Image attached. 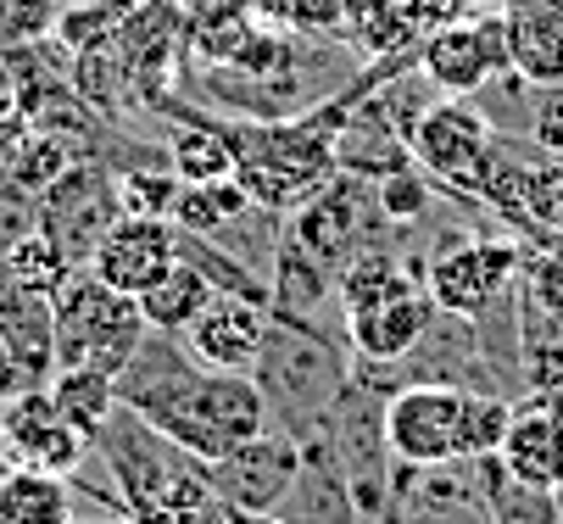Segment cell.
<instances>
[{
    "label": "cell",
    "mask_w": 563,
    "mask_h": 524,
    "mask_svg": "<svg viewBox=\"0 0 563 524\" xmlns=\"http://www.w3.org/2000/svg\"><path fill=\"white\" fill-rule=\"evenodd\" d=\"M18 391H23V374H18V363H12L7 341H0V402H7V397H18Z\"/></svg>",
    "instance_id": "35"
},
{
    "label": "cell",
    "mask_w": 563,
    "mask_h": 524,
    "mask_svg": "<svg viewBox=\"0 0 563 524\" xmlns=\"http://www.w3.org/2000/svg\"><path fill=\"white\" fill-rule=\"evenodd\" d=\"M368 90V79H357L352 90L318 101L296 118H257V123H229V145H234V179L252 196V207L290 218L301 201H312L324 190L341 163H335V140L341 123L352 112V101Z\"/></svg>",
    "instance_id": "1"
},
{
    "label": "cell",
    "mask_w": 563,
    "mask_h": 524,
    "mask_svg": "<svg viewBox=\"0 0 563 524\" xmlns=\"http://www.w3.org/2000/svg\"><path fill=\"white\" fill-rule=\"evenodd\" d=\"M0 453L18 469H45V475L73 480L96 458V446L56 413L45 386H23L18 397L0 402Z\"/></svg>",
    "instance_id": "11"
},
{
    "label": "cell",
    "mask_w": 563,
    "mask_h": 524,
    "mask_svg": "<svg viewBox=\"0 0 563 524\" xmlns=\"http://www.w3.org/2000/svg\"><path fill=\"white\" fill-rule=\"evenodd\" d=\"M134 7L140 0H73V7H62V18H56V40L73 56H85L96 45H112L129 29Z\"/></svg>",
    "instance_id": "26"
},
{
    "label": "cell",
    "mask_w": 563,
    "mask_h": 524,
    "mask_svg": "<svg viewBox=\"0 0 563 524\" xmlns=\"http://www.w3.org/2000/svg\"><path fill=\"white\" fill-rule=\"evenodd\" d=\"M508 67L530 90L563 85V0H503Z\"/></svg>",
    "instance_id": "16"
},
{
    "label": "cell",
    "mask_w": 563,
    "mask_h": 524,
    "mask_svg": "<svg viewBox=\"0 0 563 524\" xmlns=\"http://www.w3.org/2000/svg\"><path fill=\"white\" fill-rule=\"evenodd\" d=\"M435 319H441V308L430 302V290H413V296H396V302H385V308L346 313V341L368 363H401L435 330Z\"/></svg>",
    "instance_id": "17"
},
{
    "label": "cell",
    "mask_w": 563,
    "mask_h": 524,
    "mask_svg": "<svg viewBox=\"0 0 563 524\" xmlns=\"http://www.w3.org/2000/svg\"><path fill=\"white\" fill-rule=\"evenodd\" d=\"M56 302V368H107L123 374L140 341L151 335L134 296L101 285L90 268H73L62 279Z\"/></svg>",
    "instance_id": "3"
},
{
    "label": "cell",
    "mask_w": 563,
    "mask_h": 524,
    "mask_svg": "<svg viewBox=\"0 0 563 524\" xmlns=\"http://www.w3.org/2000/svg\"><path fill=\"white\" fill-rule=\"evenodd\" d=\"M179 263V223L174 218H118L112 230L101 235V246L90 252V274L101 279V285H112V290H123V296H140L163 279L168 268Z\"/></svg>",
    "instance_id": "12"
},
{
    "label": "cell",
    "mask_w": 563,
    "mask_h": 524,
    "mask_svg": "<svg viewBox=\"0 0 563 524\" xmlns=\"http://www.w3.org/2000/svg\"><path fill=\"white\" fill-rule=\"evenodd\" d=\"M385 453L401 469H457L463 464V386L413 380L385 397Z\"/></svg>",
    "instance_id": "4"
},
{
    "label": "cell",
    "mask_w": 563,
    "mask_h": 524,
    "mask_svg": "<svg viewBox=\"0 0 563 524\" xmlns=\"http://www.w3.org/2000/svg\"><path fill=\"white\" fill-rule=\"evenodd\" d=\"M168 7H185V12H190V7H196V0H168Z\"/></svg>",
    "instance_id": "38"
},
{
    "label": "cell",
    "mask_w": 563,
    "mask_h": 524,
    "mask_svg": "<svg viewBox=\"0 0 563 524\" xmlns=\"http://www.w3.org/2000/svg\"><path fill=\"white\" fill-rule=\"evenodd\" d=\"M530 140H536V152L563 163V85H547L536 96V112H530Z\"/></svg>",
    "instance_id": "33"
},
{
    "label": "cell",
    "mask_w": 563,
    "mask_h": 524,
    "mask_svg": "<svg viewBox=\"0 0 563 524\" xmlns=\"http://www.w3.org/2000/svg\"><path fill=\"white\" fill-rule=\"evenodd\" d=\"M62 0H0V51L56 34Z\"/></svg>",
    "instance_id": "32"
},
{
    "label": "cell",
    "mask_w": 563,
    "mask_h": 524,
    "mask_svg": "<svg viewBox=\"0 0 563 524\" xmlns=\"http://www.w3.org/2000/svg\"><path fill=\"white\" fill-rule=\"evenodd\" d=\"M408 152L435 185L468 196L474 174L497 152V129L468 96H446V101H430L419 112V123L408 129Z\"/></svg>",
    "instance_id": "8"
},
{
    "label": "cell",
    "mask_w": 563,
    "mask_h": 524,
    "mask_svg": "<svg viewBox=\"0 0 563 524\" xmlns=\"http://www.w3.org/2000/svg\"><path fill=\"white\" fill-rule=\"evenodd\" d=\"M413 290H424V268H408V263H396L385 246H368V252H357V257L335 274V308H341V319H346V313L385 308V302H396V296H413Z\"/></svg>",
    "instance_id": "18"
},
{
    "label": "cell",
    "mask_w": 563,
    "mask_h": 524,
    "mask_svg": "<svg viewBox=\"0 0 563 524\" xmlns=\"http://www.w3.org/2000/svg\"><path fill=\"white\" fill-rule=\"evenodd\" d=\"M296 480H301V441L279 430H263L240 441L234 453H223L218 464H207L218 508H246V513H279Z\"/></svg>",
    "instance_id": "10"
},
{
    "label": "cell",
    "mask_w": 563,
    "mask_h": 524,
    "mask_svg": "<svg viewBox=\"0 0 563 524\" xmlns=\"http://www.w3.org/2000/svg\"><path fill=\"white\" fill-rule=\"evenodd\" d=\"M179 174L174 168H123L118 174V207L129 218H174Z\"/></svg>",
    "instance_id": "29"
},
{
    "label": "cell",
    "mask_w": 563,
    "mask_h": 524,
    "mask_svg": "<svg viewBox=\"0 0 563 524\" xmlns=\"http://www.w3.org/2000/svg\"><path fill=\"white\" fill-rule=\"evenodd\" d=\"M385 223V212H379V201H374V185L368 179H352V174H335L324 190H318L312 201H301L290 218H285V235L301 246V252H312L324 268H346L357 252H368L374 241V230Z\"/></svg>",
    "instance_id": "5"
},
{
    "label": "cell",
    "mask_w": 563,
    "mask_h": 524,
    "mask_svg": "<svg viewBox=\"0 0 563 524\" xmlns=\"http://www.w3.org/2000/svg\"><path fill=\"white\" fill-rule=\"evenodd\" d=\"M123 218V207H118V174L107 168V163H96V157H78L40 201H34V223L40 230L85 268L90 263V252L101 246V235L112 230V223Z\"/></svg>",
    "instance_id": "6"
},
{
    "label": "cell",
    "mask_w": 563,
    "mask_h": 524,
    "mask_svg": "<svg viewBox=\"0 0 563 524\" xmlns=\"http://www.w3.org/2000/svg\"><path fill=\"white\" fill-rule=\"evenodd\" d=\"M0 524H73V480L12 464L0 480Z\"/></svg>",
    "instance_id": "23"
},
{
    "label": "cell",
    "mask_w": 563,
    "mask_h": 524,
    "mask_svg": "<svg viewBox=\"0 0 563 524\" xmlns=\"http://www.w3.org/2000/svg\"><path fill=\"white\" fill-rule=\"evenodd\" d=\"M514 424V402L497 391H463V464L497 458Z\"/></svg>",
    "instance_id": "28"
},
{
    "label": "cell",
    "mask_w": 563,
    "mask_h": 524,
    "mask_svg": "<svg viewBox=\"0 0 563 524\" xmlns=\"http://www.w3.org/2000/svg\"><path fill=\"white\" fill-rule=\"evenodd\" d=\"M218 296V285L196 268V263H174L163 279H156L145 296H140V313H145V324L151 330H163V335H185L201 313H207V302Z\"/></svg>",
    "instance_id": "22"
},
{
    "label": "cell",
    "mask_w": 563,
    "mask_h": 524,
    "mask_svg": "<svg viewBox=\"0 0 563 524\" xmlns=\"http://www.w3.org/2000/svg\"><path fill=\"white\" fill-rule=\"evenodd\" d=\"M257 12H268L279 29H296V34H335L346 29L352 0H257Z\"/></svg>",
    "instance_id": "31"
},
{
    "label": "cell",
    "mask_w": 563,
    "mask_h": 524,
    "mask_svg": "<svg viewBox=\"0 0 563 524\" xmlns=\"http://www.w3.org/2000/svg\"><path fill=\"white\" fill-rule=\"evenodd\" d=\"M23 134H29V118H23V101H18V85H12L7 62H0V157H7Z\"/></svg>",
    "instance_id": "34"
},
{
    "label": "cell",
    "mask_w": 563,
    "mask_h": 524,
    "mask_svg": "<svg viewBox=\"0 0 563 524\" xmlns=\"http://www.w3.org/2000/svg\"><path fill=\"white\" fill-rule=\"evenodd\" d=\"M168 168L179 174V185H212V179H234V145L218 123H185L168 140Z\"/></svg>",
    "instance_id": "25"
},
{
    "label": "cell",
    "mask_w": 563,
    "mask_h": 524,
    "mask_svg": "<svg viewBox=\"0 0 563 524\" xmlns=\"http://www.w3.org/2000/svg\"><path fill=\"white\" fill-rule=\"evenodd\" d=\"M252 212V196L240 190V179H212V185H179L174 223L185 235H223Z\"/></svg>",
    "instance_id": "24"
},
{
    "label": "cell",
    "mask_w": 563,
    "mask_h": 524,
    "mask_svg": "<svg viewBox=\"0 0 563 524\" xmlns=\"http://www.w3.org/2000/svg\"><path fill=\"white\" fill-rule=\"evenodd\" d=\"M73 524H134V519H129V513H118V508H112V513H107V519H78V513H73Z\"/></svg>",
    "instance_id": "37"
},
{
    "label": "cell",
    "mask_w": 563,
    "mask_h": 524,
    "mask_svg": "<svg viewBox=\"0 0 563 524\" xmlns=\"http://www.w3.org/2000/svg\"><path fill=\"white\" fill-rule=\"evenodd\" d=\"M419 73L441 96H479L492 79L514 73L503 12H474V18H452V23L430 29L419 45Z\"/></svg>",
    "instance_id": "9"
},
{
    "label": "cell",
    "mask_w": 563,
    "mask_h": 524,
    "mask_svg": "<svg viewBox=\"0 0 563 524\" xmlns=\"http://www.w3.org/2000/svg\"><path fill=\"white\" fill-rule=\"evenodd\" d=\"M0 268H7L18 285H29V290H45V296H56L62 290V279L78 268L45 230H40V223H34V230H23L7 252H0Z\"/></svg>",
    "instance_id": "27"
},
{
    "label": "cell",
    "mask_w": 563,
    "mask_h": 524,
    "mask_svg": "<svg viewBox=\"0 0 563 524\" xmlns=\"http://www.w3.org/2000/svg\"><path fill=\"white\" fill-rule=\"evenodd\" d=\"M218 524H290L285 513H246V508H218Z\"/></svg>",
    "instance_id": "36"
},
{
    "label": "cell",
    "mask_w": 563,
    "mask_h": 524,
    "mask_svg": "<svg viewBox=\"0 0 563 524\" xmlns=\"http://www.w3.org/2000/svg\"><path fill=\"white\" fill-rule=\"evenodd\" d=\"M96 458L112 475V502L134 524H207L218 519V497L207 486V464L190 458L179 441L145 424L118 402L107 430L96 435Z\"/></svg>",
    "instance_id": "2"
},
{
    "label": "cell",
    "mask_w": 563,
    "mask_h": 524,
    "mask_svg": "<svg viewBox=\"0 0 563 524\" xmlns=\"http://www.w3.org/2000/svg\"><path fill=\"white\" fill-rule=\"evenodd\" d=\"M0 341H7L23 386H45L56 374V302L45 290L18 285L0 268Z\"/></svg>",
    "instance_id": "14"
},
{
    "label": "cell",
    "mask_w": 563,
    "mask_h": 524,
    "mask_svg": "<svg viewBox=\"0 0 563 524\" xmlns=\"http://www.w3.org/2000/svg\"><path fill=\"white\" fill-rule=\"evenodd\" d=\"M497 464L519 486L563 497V413L552 402H541V397L514 402V424H508V441H503Z\"/></svg>",
    "instance_id": "15"
},
{
    "label": "cell",
    "mask_w": 563,
    "mask_h": 524,
    "mask_svg": "<svg viewBox=\"0 0 563 524\" xmlns=\"http://www.w3.org/2000/svg\"><path fill=\"white\" fill-rule=\"evenodd\" d=\"M374 201H379L385 223H401V230H408V223L430 218V207H435V179L413 163V168L379 179V185H374Z\"/></svg>",
    "instance_id": "30"
},
{
    "label": "cell",
    "mask_w": 563,
    "mask_h": 524,
    "mask_svg": "<svg viewBox=\"0 0 563 524\" xmlns=\"http://www.w3.org/2000/svg\"><path fill=\"white\" fill-rule=\"evenodd\" d=\"M346 34L363 56L385 62V56H419L424 45V23L419 12L408 7V0H352V12H346Z\"/></svg>",
    "instance_id": "20"
},
{
    "label": "cell",
    "mask_w": 563,
    "mask_h": 524,
    "mask_svg": "<svg viewBox=\"0 0 563 524\" xmlns=\"http://www.w3.org/2000/svg\"><path fill=\"white\" fill-rule=\"evenodd\" d=\"M519 268H525L519 241H457L424 263V290L452 319H486L514 290Z\"/></svg>",
    "instance_id": "7"
},
{
    "label": "cell",
    "mask_w": 563,
    "mask_h": 524,
    "mask_svg": "<svg viewBox=\"0 0 563 524\" xmlns=\"http://www.w3.org/2000/svg\"><path fill=\"white\" fill-rule=\"evenodd\" d=\"M56 413L96 446V435L107 430V419L118 413V374L107 368H56L45 380Z\"/></svg>",
    "instance_id": "21"
},
{
    "label": "cell",
    "mask_w": 563,
    "mask_h": 524,
    "mask_svg": "<svg viewBox=\"0 0 563 524\" xmlns=\"http://www.w3.org/2000/svg\"><path fill=\"white\" fill-rule=\"evenodd\" d=\"M268 324H274V308L268 302H252V296H212L207 313L185 330V346L196 352V363L207 368H234V374H252L263 346H268Z\"/></svg>",
    "instance_id": "13"
},
{
    "label": "cell",
    "mask_w": 563,
    "mask_h": 524,
    "mask_svg": "<svg viewBox=\"0 0 563 524\" xmlns=\"http://www.w3.org/2000/svg\"><path fill=\"white\" fill-rule=\"evenodd\" d=\"M268 290H274V313L290 319H312L324 302H335V268H324L312 252H301L285 230L274 235V268H268Z\"/></svg>",
    "instance_id": "19"
}]
</instances>
